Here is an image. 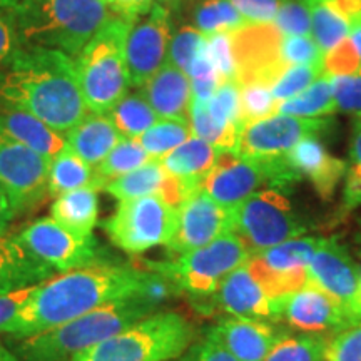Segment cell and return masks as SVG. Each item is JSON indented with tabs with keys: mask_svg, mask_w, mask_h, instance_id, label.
Wrapping results in <instances>:
<instances>
[{
	"mask_svg": "<svg viewBox=\"0 0 361 361\" xmlns=\"http://www.w3.org/2000/svg\"><path fill=\"white\" fill-rule=\"evenodd\" d=\"M147 269L101 259L40 283L2 335H39L114 301L137 296Z\"/></svg>",
	"mask_w": 361,
	"mask_h": 361,
	"instance_id": "cell-1",
	"label": "cell"
},
{
	"mask_svg": "<svg viewBox=\"0 0 361 361\" xmlns=\"http://www.w3.org/2000/svg\"><path fill=\"white\" fill-rule=\"evenodd\" d=\"M0 102L67 133L87 114L74 57L47 47H19L0 67Z\"/></svg>",
	"mask_w": 361,
	"mask_h": 361,
	"instance_id": "cell-2",
	"label": "cell"
},
{
	"mask_svg": "<svg viewBox=\"0 0 361 361\" xmlns=\"http://www.w3.org/2000/svg\"><path fill=\"white\" fill-rule=\"evenodd\" d=\"M8 11L20 47L56 49L71 57L116 16L111 0H19Z\"/></svg>",
	"mask_w": 361,
	"mask_h": 361,
	"instance_id": "cell-3",
	"label": "cell"
},
{
	"mask_svg": "<svg viewBox=\"0 0 361 361\" xmlns=\"http://www.w3.org/2000/svg\"><path fill=\"white\" fill-rule=\"evenodd\" d=\"M152 313L156 310L137 296L114 301L39 335L13 340L12 351L20 361H71Z\"/></svg>",
	"mask_w": 361,
	"mask_h": 361,
	"instance_id": "cell-4",
	"label": "cell"
},
{
	"mask_svg": "<svg viewBox=\"0 0 361 361\" xmlns=\"http://www.w3.org/2000/svg\"><path fill=\"white\" fill-rule=\"evenodd\" d=\"M133 24V19L116 13L74 57L89 112L106 114L128 94L130 80L126 45Z\"/></svg>",
	"mask_w": 361,
	"mask_h": 361,
	"instance_id": "cell-5",
	"label": "cell"
},
{
	"mask_svg": "<svg viewBox=\"0 0 361 361\" xmlns=\"http://www.w3.org/2000/svg\"><path fill=\"white\" fill-rule=\"evenodd\" d=\"M194 340L192 324L174 311H156L71 361H174Z\"/></svg>",
	"mask_w": 361,
	"mask_h": 361,
	"instance_id": "cell-6",
	"label": "cell"
},
{
	"mask_svg": "<svg viewBox=\"0 0 361 361\" xmlns=\"http://www.w3.org/2000/svg\"><path fill=\"white\" fill-rule=\"evenodd\" d=\"M251 252L238 234L224 236L168 261H146L147 269L168 276L180 293L196 301L211 298L234 269L246 264Z\"/></svg>",
	"mask_w": 361,
	"mask_h": 361,
	"instance_id": "cell-7",
	"label": "cell"
},
{
	"mask_svg": "<svg viewBox=\"0 0 361 361\" xmlns=\"http://www.w3.org/2000/svg\"><path fill=\"white\" fill-rule=\"evenodd\" d=\"M300 176L288 164L286 157L247 159L234 152H221L213 169L202 179L201 189L221 206L234 209L261 186L281 189L291 186Z\"/></svg>",
	"mask_w": 361,
	"mask_h": 361,
	"instance_id": "cell-8",
	"label": "cell"
},
{
	"mask_svg": "<svg viewBox=\"0 0 361 361\" xmlns=\"http://www.w3.org/2000/svg\"><path fill=\"white\" fill-rule=\"evenodd\" d=\"M178 224V207L159 196L119 201L109 219L102 223L111 243L129 255H141L156 246H168Z\"/></svg>",
	"mask_w": 361,
	"mask_h": 361,
	"instance_id": "cell-9",
	"label": "cell"
},
{
	"mask_svg": "<svg viewBox=\"0 0 361 361\" xmlns=\"http://www.w3.org/2000/svg\"><path fill=\"white\" fill-rule=\"evenodd\" d=\"M234 229L251 255L306 233L291 202L279 189H261L233 209Z\"/></svg>",
	"mask_w": 361,
	"mask_h": 361,
	"instance_id": "cell-10",
	"label": "cell"
},
{
	"mask_svg": "<svg viewBox=\"0 0 361 361\" xmlns=\"http://www.w3.org/2000/svg\"><path fill=\"white\" fill-rule=\"evenodd\" d=\"M19 245L54 273H69L101 261L96 238L80 236L54 218H40L16 236Z\"/></svg>",
	"mask_w": 361,
	"mask_h": 361,
	"instance_id": "cell-11",
	"label": "cell"
},
{
	"mask_svg": "<svg viewBox=\"0 0 361 361\" xmlns=\"http://www.w3.org/2000/svg\"><path fill=\"white\" fill-rule=\"evenodd\" d=\"M231 34L234 79L239 89L246 85L273 87L290 69L281 56L283 32L274 24H250Z\"/></svg>",
	"mask_w": 361,
	"mask_h": 361,
	"instance_id": "cell-12",
	"label": "cell"
},
{
	"mask_svg": "<svg viewBox=\"0 0 361 361\" xmlns=\"http://www.w3.org/2000/svg\"><path fill=\"white\" fill-rule=\"evenodd\" d=\"M323 243V238H293L251 255L246 264L264 291L271 298H279L310 283L308 266Z\"/></svg>",
	"mask_w": 361,
	"mask_h": 361,
	"instance_id": "cell-13",
	"label": "cell"
},
{
	"mask_svg": "<svg viewBox=\"0 0 361 361\" xmlns=\"http://www.w3.org/2000/svg\"><path fill=\"white\" fill-rule=\"evenodd\" d=\"M51 159L0 133V188L17 213L37 207L49 196Z\"/></svg>",
	"mask_w": 361,
	"mask_h": 361,
	"instance_id": "cell-14",
	"label": "cell"
},
{
	"mask_svg": "<svg viewBox=\"0 0 361 361\" xmlns=\"http://www.w3.org/2000/svg\"><path fill=\"white\" fill-rule=\"evenodd\" d=\"M328 119L274 114L239 129L234 154L247 159H274L286 156L306 137H318L328 128Z\"/></svg>",
	"mask_w": 361,
	"mask_h": 361,
	"instance_id": "cell-15",
	"label": "cell"
},
{
	"mask_svg": "<svg viewBox=\"0 0 361 361\" xmlns=\"http://www.w3.org/2000/svg\"><path fill=\"white\" fill-rule=\"evenodd\" d=\"M233 209L221 206L202 189H197L178 207V224L168 251L176 256L184 255L233 233Z\"/></svg>",
	"mask_w": 361,
	"mask_h": 361,
	"instance_id": "cell-16",
	"label": "cell"
},
{
	"mask_svg": "<svg viewBox=\"0 0 361 361\" xmlns=\"http://www.w3.org/2000/svg\"><path fill=\"white\" fill-rule=\"evenodd\" d=\"M171 39L169 12L159 4L134 20L126 45L130 85L142 87L168 62Z\"/></svg>",
	"mask_w": 361,
	"mask_h": 361,
	"instance_id": "cell-17",
	"label": "cell"
},
{
	"mask_svg": "<svg viewBox=\"0 0 361 361\" xmlns=\"http://www.w3.org/2000/svg\"><path fill=\"white\" fill-rule=\"evenodd\" d=\"M274 318H281L298 331L322 335L355 326L346 311L331 296L308 283L300 290L273 298Z\"/></svg>",
	"mask_w": 361,
	"mask_h": 361,
	"instance_id": "cell-18",
	"label": "cell"
},
{
	"mask_svg": "<svg viewBox=\"0 0 361 361\" xmlns=\"http://www.w3.org/2000/svg\"><path fill=\"white\" fill-rule=\"evenodd\" d=\"M361 269L333 239H324L308 266V279L341 305L351 322H358V293Z\"/></svg>",
	"mask_w": 361,
	"mask_h": 361,
	"instance_id": "cell-19",
	"label": "cell"
},
{
	"mask_svg": "<svg viewBox=\"0 0 361 361\" xmlns=\"http://www.w3.org/2000/svg\"><path fill=\"white\" fill-rule=\"evenodd\" d=\"M211 298H213L211 305L229 316L256 319L274 318L273 298L264 291L258 279L252 276L247 264L234 269Z\"/></svg>",
	"mask_w": 361,
	"mask_h": 361,
	"instance_id": "cell-20",
	"label": "cell"
},
{
	"mask_svg": "<svg viewBox=\"0 0 361 361\" xmlns=\"http://www.w3.org/2000/svg\"><path fill=\"white\" fill-rule=\"evenodd\" d=\"M159 119H174L191 124L192 85L184 71L168 61L141 87Z\"/></svg>",
	"mask_w": 361,
	"mask_h": 361,
	"instance_id": "cell-21",
	"label": "cell"
},
{
	"mask_svg": "<svg viewBox=\"0 0 361 361\" xmlns=\"http://www.w3.org/2000/svg\"><path fill=\"white\" fill-rule=\"evenodd\" d=\"M238 361H264L283 335L263 319L229 316L211 329Z\"/></svg>",
	"mask_w": 361,
	"mask_h": 361,
	"instance_id": "cell-22",
	"label": "cell"
},
{
	"mask_svg": "<svg viewBox=\"0 0 361 361\" xmlns=\"http://www.w3.org/2000/svg\"><path fill=\"white\" fill-rule=\"evenodd\" d=\"M284 157L300 178L306 176L311 180L316 192L324 201L333 196L338 183L348 169L345 161L329 154L323 144L318 141V137L303 139L290 152H286Z\"/></svg>",
	"mask_w": 361,
	"mask_h": 361,
	"instance_id": "cell-23",
	"label": "cell"
},
{
	"mask_svg": "<svg viewBox=\"0 0 361 361\" xmlns=\"http://www.w3.org/2000/svg\"><path fill=\"white\" fill-rule=\"evenodd\" d=\"M0 133L47 159L59 154L67 144L64 133H59L30 112L2 102H0Z\"/></svg>",
	"mask_w": 361,
	"mask_h": 361,
	"instance_id": "cell-24",
	"label": "cell"
},
{
	"mask_svg": "<svg viewBox=\"0 0 361 361\" xmlns=\"http://www.w3.org/2000/svg\"><path fill=\"white\" fill-rule=\"evenodd\" d=\"M67 146L90 166H96L119 144L123 135L107 114L87 112L78 124L66 133Z\"/></svg>",
	"mask_w": 361,
	"mask_h": 361,
	"instance_id": "cell-25",
	"label": "cell"
},
{
	"mask_svg": "<svg viewBox=\"0 0 361 361\" xmlns=\"http://www.w3.org/2000/svg\"><path fill=\"white\" fill-rule=\"evenodd\" d=\"M56 276L19 245L16 236L0 238V293L35 286Z\"/></svg>",
	"mask_w": 361,
	"mask_h": 361,
	"instance_id": "cell-26",
	"label": "cell"
},
{
	"mask_svg": "<svg viewBox=\"0 0 361 361\" xmlns=\"http://www.w3.org/2000/svg\"><path fill=\"white\" fill-rule=\"evenodd\" d=\"M221 152L223 151L211 146L209 142L191 135L186 142L161 157L159 162L169 176L183 180L194 189H201L202 179L213 169Z\"/></svg>",
	"mask_w": 361,
	"mask_h": 361,
	"instance_id": "cell-27",
	"label": "cell"
},
{
	"mask_svg": "<svg viewBox=\"0 0 361 361\" xmlns=\"http://www.w3.org/2000/svg\"><path fill=\"white\" fill-rule=\"evenodd\" d=\"M99 189L80 188L59 194L52 202L51 218L80 236H92L99 221Z\"/></svg>",
	"mask_w": 361,
	"mask_h": 361,
	"instance_id": "cell-28",
	"label": "cell"
},
{
	"mask_svg": "<svg viewBox=\"0 0 361 361\" xmlns=\"http://www.w3.org/2000/svg\"><path fill=\"white\" fill-rule=\"evenodd\" d=\"M80 188H96L101 191L102 183L96 174V168L85 162L67 146L51 159L49 164V196L57 197Z\"/></svg>",
	"mask_w": 361,
	"mask_h": 361,
	"instance_id": "cell-29",
	"label": "cell"
},
{
	"mask_svg": "<svg viewBox=\"0 0 361 361\" xmlns=\"http://www.w3.org/2000/svg\"><path fill=\"white\" fill-rule=\"evenodd\" d=\"M168 179L169 174L162 168L161 162L152 159L141 168L109 180L104 191L109 192L112 197L119 201L149 196V194H159L161 196L166 184H168Z\"/></svg>",
	"mask_w": 361,
	"mask_h": 361,
	"instance_id": "cell-30",
	"label": "cell"
},
{
	"mask_svg": "<svg viewBox=\"0 0 361 361\" xmlns=\"http://www.w3.org/2000/svg\"><path fill=\"white\" fill-rule=\"evenodd\" d=\"M336 109L335 94H333V79L323 74L308 89L298 96L279 102L278 114L303 117V119H319L329 116Z\"/></svg>",
	"mask_w": 361,
	"mask_h": 361,
	"instance_id": "cell-31",
	"label": "cell"
},
{
	"mask_svg": "<svg viewBox=\"0 0 361 361\" xmlns=\"http://www.w3.org/2000/svg\"><path fill=\"white\" fill-rule=\"evenodd\" d=\"M106 114L109 116L121 135L128 139H139L149 128H152L159 121L151 104L141 92H128Z\"/></svg>",
	"mask_w": 361,
	"mask_h": 361,
	"instance_id": "cell-32",
	"label": "cell"
},
{
	"mask_svg": "<svg viewBox=\"0 0 361 361\" xmlns=\"http://www.w3.org/2000/svg\"><path fill=\"white\" fill-rule=\"evenodd\" d=\"M311 6V37L322 54H328L350 37V20L326 0H308Z\"/></svg>",
	"mask_w": 361,
	"mask_h": 361,
	"instance_id": "cell-33",
	"label": "cell"
},
{
	"mask_svg": "<svg viewBox=\"0 0 361 361\" xmlns=\"http://www.w3.org/2000/svg\"><path fill=\"white\" fill-rule=\"evenodd\" d=\"M149 161H152L151 156L144 151L137 139L123 137L119 144L106 156V159L96 166V174L102 183V191L109 180L141 168Z\"/></svg>",
	"mask_w": 361,
	"mask_h": 361,
	"instance_id": "cell-34",
	"label": "cell"
},
{
	"mask_svg": "<svg viewBox=\"0 0 361 361\" xmlns=\"http://www.w3.org/2000/svg\"><path fill=\"white\" fill-rule=\"evenodd\" d=\"M196 29L202 34L213 35L218 32H234L250 25L229 0H204L194 12Z\"/></svg>",
	"mask_w": 361,
	"mask_h": 361,
	"instance_id": "cell-35",
	"label": "cell"
},
{
	"mask_svg": "<svg viewBox=\"0 0 361 361\" xmlns=\"http://www.w3.org/2000/svg\"><path fill=\"white\" fill-rule=\"evenodd\" d=\"M192 135L191 124L174 119H159L137 139L151 159L159 161Z\"/></svg>",
	"mask_w": 361,
	"mask_h": 361,
	"instance_id": "cell-36",
	"label": "cell"
},
{
	"mask_svg": "<svg viewBox=\"0 0 361 361\" xmlns=\"http://www.w3.org/2000/svg\"><path fill=\"white\" fill-rule=\"evenodd\" d=\"M326 340L322 336H281L264 361H324Z\"/></svg>",
	"mask_w": 361,
	"mask_h": 361,
	"instance_id": "cell-37",
	"label": "cell"
},
{
	"mask_svg": "<svg viewBox=\"0 0 361 361\" xmlns=\"http://www.w3.org/2000/svg\"><path fill=\"white\" fill-rule=\"evenodd\" d=\"M207 35L192 25L180 27L171 39L168 61L188 74L197 57L204 52Z\"/></svg>",
	"mask_w": 361,
	"mask_h": 361,
	"instance_id": "cell-38",
	"label": "cell"
},
{
	"mask_svg": "<svg viewBox=\"0 0 361 361\" xmlns=\"http://www.w3.org/2000/svg\"><path fill=\"white\" fill-rule=\"evenodd\" d=\"M239 124L246 126L255 121L266 119V117L278 114L279 102L274 99L269 87L264 85H246L239 89ZM239 128V129H241Z\"/></svg>",
	"mask_w": 361,
	"mask_h": 361,
	"instance_id": "cell-39",
	"label": "cell"
},
{
	"mask_svg": "<svg viewBox=\"0 0 361 361\" xmlns=\"http://www.w3.org/2000/svg\"><path fill=\"white\" fill-rule=\"evenodd\" d=\"M324 74L323 59L318 62H311V64L293 66L276 80V84L271 87L274 99L278 102L288 101V99L298 96L308 89L316 79L322 78Z\"/></svg>",
	"mask_w": 361,
	"mask_h": 361,
	"instance_id": "cell-40",
	"label": "cell"
},
{
	"mask_svg": "<svg viewBox=\"0 0 361 361\" xmlns=\"http://www.w3.org/2000/svg\"><path fill=\"white\" fill-rule=\"evenodd\" d=\"M207 111L213 116L216 123L224 128H236L239 130V87L233 80L223 82L216 89L213 97L207 101Z\"/></svg>",
	"mask_w": 361,
	"mask_h": 361,
	"instance_id": "cell-41",
	"label": "cell"
},
{
	"mask_svg": "<svg viewBox=\"0 0 361 361\" xmlns=\"http://www.w3.org/2000/svg\"><path fill=\"white\" fill-rule=\"evenodd\" d=\"M274 25L284 35H311V6L308 0H281Z\"/></svg>",
	"mask_w": 361,
	"mask_h": 361,
	"instance_id": "cell-42",
	"label": "cell"
},
{
	"mask_svg": "<svg viewBox=\"0 0 361 361\" xmlns=\"http://www.w3.org/2000/svg\"><path fill=\"white\" fill-rule=\"evenodd\" d=\"M324 361H361V324L338 331L326 340Z\"/></svg>",
	"mask_w": 361,
	"mask_h": 361,
	"instance_id": "cell-43",
	"label": "cell"
},
{
	"mask_svg": "<svg viewBox=\"0 0 361 361\" xmlns=\"http://www.w3.org/2000/svg\"><path fill=\"white\" fill-rule=\"evenodd\" d=\"M323 66L324 74L329 78H340V75H350L358 72L361 69V59L351 39L346 37L335 49L324 54Z\"/></svg>",
	"mask_w": 361,
	"mask_h": 361,
	"instance_id": "cell-44",
	"label": "cell"
},
{
	"mask_svg": "<svg viewBox=\"0 0 361 361\" xmlns=\"http://www.w3.org/2000/svg\"><path fill=\"white\" fill-rule=\"evenodd\" d=\"M206 56L213 62L216 71L219 72L223 82L234 79V56L231 34L218 32L207 35L206 40Z\"/></svg>",
	"mask_w": 361,
	"mask_h": 361,
	"instance_id": "cell-45",
	"label": "cell"
},
{
	"mask_svg": "<svg viewBox=\"0 0 361 361\" xmlns=\"http://www.w3.org/2000/svg\"><path fill=\"white\" fill-rule=\"evenodd\" d=\"M281 56L290 67L311 64L324 57L311 35H283Z\"/></svg>",
	"mask_w": 361,
	"mask_h": 361,
	"instance_id": "cell-46",
	"label": "cell"
},
{
	"mask_svg": "<svg viewBox=\"0 0 361 361\" xmlns=\"http://www.w3.org/2000/svg\"><path fill=\"white\" fill-rule=\"evenodd\" d=\"M331 79L336 109L361 116V69L355 74Z\"/></svg>",
	"mask_w": 361,
	"mask_h": 361,
	"instance_id": "cell-47",
	"label": "cell"
},
{
	"mask_svg": "<svg viewBox=\"0 0 361 361\" xmlns=\"http://www.w3.org/2000/svg\"><path fill=\"white\" fill-rule=\"evenodd\" d=\"M180 361H238L234 356L226 350V346L221 343L218 336L213 331H209L197 341L196 345L189 346L186 353L183 355Z\"/></svg>",
	"mask_w": 361,
	"mask_h": 361,
	"instance_id": "cell-48",
	"label": "cell"
},
{
	"mask_svg": "<svg viewBox=\"0 0 361 361\" xmlns=\"http://www.w3.org/2000/svg\"><path fill=\"white\" fill-rule=\"evenodd\" d=\"M250 24H273L279 0H229Z\"/></svg>",
	"mask_w": 361,
	"mask_h": 361,
	"instance_id": "cell-49",
	"label": "cell"
},
{
	"mask_svg": "<svg viewBox=\"0 0 361 361\" xmlns=\"http://www.w3.org/2000/svg\"><path fill=\"white\" fill-rule=\"evenodd\" d=\"M39 284L35 286H27L20 288V290L8 291V293H0V335L6 329L8 323L19 314V311L24 308V305L29 301V298L32 296Z\"/></svg>",
	"mask_w": 361,
	"mask_h": 361,
	"instance_id": "cell-50",
	"label": "cell"
},
{
	"mask_svg": "<svg viewBox=\"0 0 361 361\" xmlns=\"http://www.w3.org/2000/svg\"><path fill=\"white\" fill-rule=\"evenodd\" d=\"M19 47L20 44L17 39L12 13L8 8H0V67L6 64Z\"/></svg>",
	"mask_w": 361,
	"mask_h": 361,
	"instance_id": "cell-51",
	"label": "cell"
},
{
	"mask_svg": "<svg viewBox=\"0 0 361 361\" xmlns=\"http://www.w3.org/2000/svg\"><path fill=\"white\" fill-rule=\"evenodd\" d=\"M345 192H343V206L346 211L361 206V161H353L346 169Z\"/></svg>",
	"mask_w": 361,
	"mask_h": 361,
	"instance_id": "cell-52",
	"label": "cell"
},
{
	"mask_svg": "<svg viewBox=\"0 0 361 361\" xmlns=\"http://www.w3.org/2000/svg\"><path fill=\"white\" fill-rule=\"evenodd\" d=\"M111 6L117 16L135 20L146 16L154 4H152V0H111Z\"/></svg>",
	"mask_w": 361,
	"mask_h": 361,
	"instance_id": "cell-53",
	"label": "cell"
},
{
	"mask_svg": "<svg viewBox=\"0 0 361 361\" xmlns=\"http://www.w3.org/2000/svg\"><path fill=\"white\" fill-rule=\"evenodd\" d=\"M17 214H19L17 209L13 207L11 200H8L7 194L2 191V188H0V238L6 236L8 224L12 223V219L16 218Z\"/></svg>",
	"mask_w": 361,
	"mask_h": 361,
	"instance_id": "cell-54",
	"label": "cell"
},
{
	"mask_svg": "<svg viewBox=\"0 0 361 361\" xmlns=\"http://www.w3.org/2000/svg\"><path fill=\"white\" fill-rule=\"evenodd\" d=\"M0 361H20L12 350H8L2 341H0Z\"/></svg>",
	"mask_w": 361,
	"mask_h": 361,
	"instance_id": "cell-55",
	"label": "cell"
},
{
	"mask_svg": "<svg viewBox=\"0 0 361 361\" xmlns=\"http://www.w3.org/2000/svg\"><path fill=\"white\" fill-rule=\"evenodd\" d=\"M19 0H0V8H12Z\"/></svg>",
	"mask_w": 361,
	"mask_h": 361,
	"instance_id": "cell-56",
	"label": "cell"
},
{
	"mask_svg": "<svg viewBox=\"0 0 361 361\" xmlns=\"http://www.w3.org/2000/svg\"><path fill=\"white\" fill-rule=\"evenodd\" d=\"M358 322L361 324V278H360V293H358Z\"/></svg>",
	"mask_w": 361,
	"mask_h": 361,
	"instance_id": "cell-57",
	"label": "cell"
}]
</instances>
